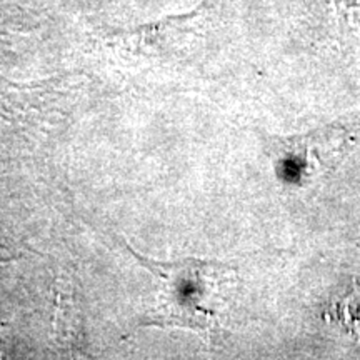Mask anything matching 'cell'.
Returning a JSON list of instances; mask_svg holds the SVG:
<instances>
[{
  "instance_id": "cell-1",
  "label": "cell",
  "mask_w": 360,
  "mask_h": 360,
  "mask_svg": "<svg viewBox=\"0 0 360 360\" xmlns=\"http://www.w3.org/2000/svg\"><path fill=\"white\" fill-rule=\"evenodd\" d=\"M125 247L155 281L154 297L139 326L187 328L207 342L217 339L225 287L231 282L233 269L202 259L162 262L143 257L130 245Z\"/></svg>"
},
{
  "instance_id": "cell-2",
  "label": "cell",
  "mask_w": 360,
  "mask_h": 360,
  "mask_svg": "<svg viewBox=\"0 0 360 360\" xmlns=\"http://www.w3.org/2000/svg\"><path fill=\"white\" fill-rule=\"evenodd\" d=\"M359 139L360 119L349 117L304 135L272 139L269 152L278 177L302 186L334 170Z\"/></svg>"
},
{
  "instance_id": "cell-3",
  "label": "cell",
  "mask_w": 360,
  "mask_h": 360,
  "mask_svg": "<svg viewBox=\"0 0 360 360\" xmlns=\"http://www.w3.org/2000/svg\"><path fill=\"white\" fill-rule=\"evenodd\" d=\"M337 317L349 334L360 339V282L354 287L352 294L339 304Z\"/></svg>"
},
{
  "instance_id": "cell-4",
  "label": "cell",
  "mask_w": 360,
  "mask_h": 360,
  "mask_svg": "<svg viewBox=\"0 0 360 360\" xmlns=\"http://www.w3.org/2000/svg\"><path fill=\"white\" fill-rule=\"evenodd\" d=\"M19 257V254L17 252H13L11 247L0 244V262H11V260Z\"/></svg>"
}]
</instances>
